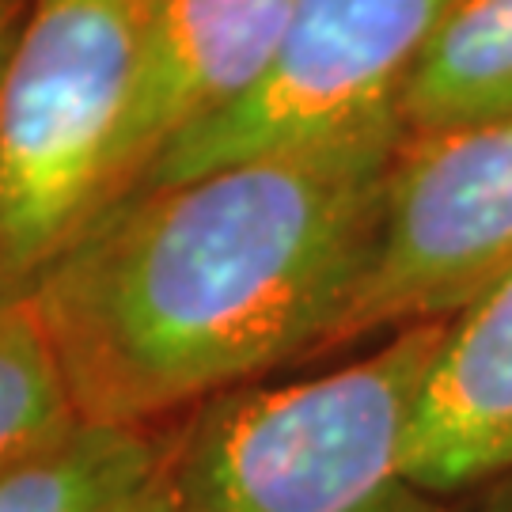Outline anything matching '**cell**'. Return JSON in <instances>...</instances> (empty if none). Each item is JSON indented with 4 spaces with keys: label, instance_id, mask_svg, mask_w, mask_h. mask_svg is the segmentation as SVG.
Wrapping results in <instances>:
<instances>
[{
    "label": "cell",
    "instance_id": "cell-8",
    "mask_svg": "<svg viewBox=\"0 0 512 512\" xmlns=\"http://www.w3.org/2000/svg\"><path fill=\"white\" fill-rule=\"evenodd\" d=\"M512 114V0H456L399 99L406 137H437Z\"/></svg>",
    "mask_w": 512,
    "mask_h": 512
},
{
    "label": "cell",
    "instance_id": "cell-12",
    "mask_svg": "<svg viewBox=\"0 0 512 512\" xmlns=\"http://www.w3.org/2000/svg\"><path fill=\"white\" fill-rule=\"evenodd\" d=\"M27 12H31V0H0V76L8 69V57L16 50Z\"/></svg>",
    "mask_w": 512,
    "mask_h": 512
},
{
    "label": "cell",
    "instance_id": "cell-13",
    "mask_svg": "<svg viewBox=\"0 0 512 512\" xmlns=\"http://www.w3.org/2000/svg\"><path fill=\"white\" fill-rule=\"evenodd\" d=\"M463 512H512V478L497 482L490 490H482L478 497H471Z\"/></svg>",
    "mask_w": 512,
    "mask_h": 512
},
{
    "label": "cell",
    "instance_id": "cell-11",
    "mask_svg": "<svg viewBox=\"0 0 512 512\" xmlns=\"http://www.w3.org/2000/svg\"><path fill=\"white\" fill-rule=\"evenodd\" d=\"M103 512H179V497H175V482H171V452H167V463L156 475L141 482L137 490H129L126 497H118Z\"/></svg>",
    "mask_w": 512,
    "mask_h": 512
},
{
    "label": "cell",
    "instance_id": "cell-5",
    "mask_svg": "<svg viewBox=\"0 0 512 512\" xmlns=\"http://www.w3.org/2000/svg\"><path fill=\"white\" fill-rule=\"evenodd\" d=\"M452 4L293 0L281 46L255 92L183 137L137 190L399 118L406 80Z\"/></svg>",
    "mask_w": 512,
    "mask_h": 512
},
{
    "label": "cell",
    "instance_id": "cell-7",
    "mask_svg": "<svg viewBox=\"0 0 512 512\" xmlns=\"http://www.w3.org/2000/svg\"><path fill=\"white\" fill-rule=\"evenodd\" d=\"M406 475L452 505L512 478V274L444 319L406 433Z\"/></svg>",
    "mask_w": 512,
    "mask_h": 512
},
{
    "label": "cell",
    "instance_id": "cell-1",
    "mask_svg": "<svg viewBox=\"0 0 512 512\" xmlns=\"http://www.w3.org/2000/svg\"><path fill=\"white\" fill-rule=\"evenodd\" d=\"M403 141L387 118L103 209L27 293L76 418L152 429L323 361Z\"/></svg>",
    "mask_w": 512,
    "mask_h": 512
},
{
    "label": "cell",
    "instance_id": "cell-4",
    "mask_svg": "<svg viewBox=\"0 0 512 512\" xmlns=\"http://www.w3.org/2000/svg\"><path fill=\"white\" fill-rule=\"evenodd\" d=\"M512 274V114L406 137L384 194L376 251L330 353L456 315Z\"/></svg>",
    "mask_w": 512,
    "mask_h": 512
},
{
    "label": "cell",
    "instance_id": "cell-10",
    "mask_svg": "<svg viewBox=\"0 0 512 512\" xmlns=\"http://www.w3.org/2000/svg\"><path fill=\"white\" fill-rule=\"evenodd\" d=\"M80 425L27 296H0V463Z\"/></svg>",
    "mask_w": 512,
    "mask_h": 512
},
{
    "label": "cell",
    "instance_id": "cell-2",
    "mask_svg": "<svg viewBox=\"0 0 512 512\" xmlns=\"http://www.w3.org/2000/svg\"><path fill=\"white\" fill-rule=\"evenodd\" d=\"M444 319L349 365L247 384L175 418L179 512H463L406 475V433Z\"/></svg>",
    "mask_w": 512,
    "mask_h": 512
},
{
    "label": "cell",
    "instance_id": "cell-6",
    "mask_svg": "<svg viewBox=\"0 0 512 512\" xmlns=\"http://www.w3.org/2000/svg\"><path fill=\"white\" fill-rule=\"evenodd\" d=\"M289 12L293 0H145L114 202L145 183L183 137L255 92Z\"/></svg>",
    "mask_w": 512,
    "mask_h": 512
},
{
    "label": "cell",
    "instance_id": "cell-9",
    "mask_svg": "<svg viewBox=\"0 0 512 512\" xmlns=\"http://www.w3.org/2000/svg\"><path fill=\"white\" fill-rule=\"evenodd\" d=\"M171 429L92 425L0 463V512H103L156 475L171 452Z\"/></svg>",
    "mask_w": 512,
    "mask_h": 512
},
{
    "label": "cell",
    "instance_id": "cell-3",
    "mask_svg": "<svg viewBox=\"0 0 512 512\" xmlns=\"http://www.w3.org/2000/svg\"><path fill=\"white\" fill-rule=\"evenodd\" d=\"M145 0H31L0 76V296H27L118 198Z\"/></svg>",
    "mask_w": 512,
    "mask_h": 512
}]
</instances>
